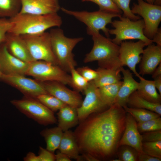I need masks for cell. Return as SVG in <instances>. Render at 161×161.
Instances as JSON below:
<instances>
[{
  "mask_svg": "<svg viewBox=\"0 0 161 161\" xmlns=\"http://www.w3.org/2000/svg\"><path fill=\"white\" fill-rule=\"evenodd\" d=\"M78 72L88 81L94 80L97 78L98 72L88 66H83L76 69Z\"/></svg>",
  "mask_w": 161,
  "mask_h": 161,
  "instance_id": "38",
  "label": "cell"
},
{
  "mask_svg": "<svg viewBox=\"0 0 161 161\" xmlns=\"http://www.w3.org/2000/svg\"><path fill=\"white\" fill-rule=\"evenodd\" d=\"M39 161H55V154L46 149L40 146L38 155Z\"/></svg>",
  "mask_w": 161,
  "mask_h": 161,
  "instance_id": "40",
  "label": "cell"
},
{
  "mask_svg": "<svg viewBox=\"0 0 161 161\" xmlns=\"http://www.w3.org/2000/svg\"><path fill=\"white\" fill-rule=\"evenodd\" d=\"M23 159L25 161H39L38 156L31 152H28Z\"/></svg>",
  "mask_w": 161,
  "mask_h": 161,
  "instance_id": "44",
  "label": "cell"
},
{
  "mask_svg": "<svg viewBox=\"0 0 161 161\" xmlns=\"http://www.w3.org/2000/svg\"><path fill=\"white\" fill-rule=\"evenodd\" d=\"M142 142V136L138 131L136 121L127 113L125 128L119 143V147L122 145H128L135 149L138 153H143Z\"/></svg>",
  "mask_w": 161,
  "mask_h": 161,
  "instance_id": "16",
  "label": "cell"
},
{
  "mask_svg": "<svg viewBox=\"0 0 161 161\" xmlns=\"http://www.w3.org/2000/svg\"><path fill=\"white\" fill-rule=\"evenodd\" d=\"M21 36L34 61H44L58 65L52 50L49 32Z\"/></svg>",
  "mask_w": 161,
  "mask_h": 161,
  "instance_id": "9",
  "label": "cell"
},
{
  "mask_svg": "<svg viewBox=\"0 0 161 161\" xmlns=\"http://www.w3.org/2000/svg\"><path fill=\"white\" fill-rule=\"evenodd\" d=\"M152 75L154 79L161 76V63L154 70Z\"/></svg>",
  "mask_w": 161,
  "mask_h": 161,
  "instance_id": "45",
  "label": "cell"
},
{
  "mask_svg": "<svg viewBox=\"0 0 161 161\" xmlns=\"http://www.w3.org/2000/svg\"><path fill=\"white\" fill-rule=\"evenodd\" d=\"M11 103L21 113L39 124L47 126L57 123L54 112L36 98L24 96L21 99L12 100Z\"/></svg>",
  "mask_w": 161,
  "mask_h": 161,
  "instance_id": "7",
  "label": "cell"
},
{
  "mask_svg": "<svg viewBox=\"0 0 161 161\" xmlns=\"http://www.w3.org/2000/svg\"><path fill=\"white\" fill-rule=\"evenodd\" d=\"M55 160L57 161H71V159L66 155L59 151L55 154Z\"/></svg>",
  "mask_w": 161,
  "mask_h": 161,
  "instance_id": "43",
  "label": "cell"
},
{
  "mask_svg": "<svg viewBox=\"0 0 161 161\" xmlns=\"http://www.w3.org/2000/svg\"><path fill=\"white\" fill-rule=\"evenodd\" d=\"M22 0H0V17L11 18L19 13Z\"/></svg>",
  "mask_w": 161,
  "mask_h": 161,
  "instance_id": "28",
  "label": "cell"
},
{
  "mask_svg": "<svg viewBox=\"0 0 161 161\" xmlns=\"http://www.w3.org/2000/svg\"><path fill=\"white\" fill-rule=\"evenodd\" d=\"M137 0V4H133L131 11L143 18L145 24L144 34L152 40L161 21V6L149 4L143 0Z\"/></svg>",
  "mask_w": 161,
  "mask_h": 161,
  "instance_id": "10",
  "label": "cell"
},
{
  "mask_svg": "<svg viewBox=\"0 0 161 161\" xmlns=\"http://www.w3.org/2000/svg\"><path fill=\"white\" fill-rule=\"evenodd\" d=\"M131 0H112L118 8L123 12V17L133 20L136 21L140 19L139 16L133 14L130 7Z\"/></svg>",
  "mask_w": 161,
  "mask_h": 161,
  "instance_id": "36",
  "label": "cell"
},
{
  "mask_svg": "<svg viewBox=\"0 0 161 161\" xmlns=\"http://www.w3.org/2000/svg\"><path fill=\"white\" fill-rule=\"evenodd\" d=\"M58 149L70 159L77 160L80 151L73 132L68 130L63 132Z\"/></svg>",
  "mask_w": 161,
  "mask_h": 161,
  "instance_id": "22",
  "label": "cell"
},
{
  "mask_svg": "<svg viewBox=\"0 0 161 161\" xmlns=\"http://www.w3.org/2000/svg\"><path fill=\"white\" fill-rule=\"evenodd\" d=\"M61 9L64 13L74 16L85 24L87 27V32L88 35H91L99 33V31L101 30L107 38H109L110 34L109 29L106 27V25L112 23L114 18L122 16L120 14L107 13L99 10L89 12L71 10L63 7Z\"/></svg>",
  "mask_w": 161,
  "mask_h": 161,
  "instance_id": "6",
  "label": "cell"
},
{
  "mask_svg": "<svg viewBox=\"0 0 161 161\" xmlns=\"http://www.w3.org/2000/svg\"><path fill=\"white\" fill-rule=\"evenodd\" d=\"M122 81L98 88L100 96L104 102L109 107L115 103Z\"/></svg>",
  "mask_w": 161,
  "mask_h": 161,
  "instance_id": "27",
  "label": "cell"
},
{
  "mask_svg": "<svg viewBox=\"0 0 161 161\" xmlns=\"http://www.w3.org/2000/svg\"><path fill=\"white\" fill-rule=\"evenodd\" d=\"M30 63L23 61L11 55L4 43L0 44V69L3 74L25 76Z\"/></svg>",
  "mask_w": 161,
  "mask_h": 161,
  "instance_id": "15",
  "label": "cell"
},
{
  "mask_svg": "<svg viewBox=\"0 0 161 161\" xmlns=\"http://www.w3.org/2000/svg\"><path fill=\"white\" fill-rule=\"evenodd\" d=\"M36 99L54 112L67 105L56 97L48 93L41 95Z\"/></svg>",
  "mask_w": 161,
  "mask_h": 161,
  "instance_id": "30",
  "label": "cell"
},
{
  "mask_svg": "<svg viewBox=\"0 0 161 161\" xmlns=\"http://www.w3.org/2000/svg\"><path fill=\"white\" fill-rule=\"evenodd\" d=\"M126 115L123 108L115 103L80 122L73 133L80 153L89 154L98 161L112 159L119 147Z\"/></svg>",
  "mask_w": 161,
  "mask_h": 161,
  "instance_id": "1",
  "label": "cell"
},
{
  "mask_svg": "<svg viewBox=\"0 0 161 161\" xmlns=\"http://www.w3.org/2000/svg\"><path fill=\"white\" fill-rule=\"evenodd\" d=\"M154 82L155 87L161 95V76L154 78Z\"/></svg>",
  "mask_w": 161,
  "mask_h": 161,
  "instance_id": "46",
  "label": "cell"
},
{
  "mask_svg": "<svg viewBox=\"0 0 161 161\" xmlns=\"http://www.w3.org/2000/svg\"><path fill=\"white\" fill-rule=\"evenodd\" d=\"M117 152L121 161H138V152L133 148L126 145H122Z\"/></svg>",
  "mask_w": 161,
  "mask_h": 161,
  "instance_id": "33",
  "label": "cell"
},
{
  "mask_svg": "<svg viewBox=\"0 0 161 161\" xmlns=\"http://www.w3.org/2000/svg\"><path fill=\"white\" fill-rule=\"evenodd\" d=\"M83 93L85 97L81 106L77 108L79 123L90 114L103 111L109 107L102 100L94 80L89 82Z\"/></svg>",
  "mask_w": 161,
  "mask_h": 161,
  "instance_id": "11",
  "label": "cell"
},
{
  "mask_svg": "<svg viewBox=\"0 0 161 161\" xmlns=\"http://www.w3.org/2000/svg\"><path fill=\"white\" fill-rule=\"evenodd\" d=\"M91 36L93 47L90 52L86 55L84 62L87 63L97 61L99 67L103 68L121 67L119 58L120 46L100 32Z\"/></svg>",
  "mask_w": 161,
  "mask_h": 161,
  "instance_id": "3",
  "label": "cell"
},
{
  "mask_svg": "<svg viewBox=\"0 0 161 161\" xmlns=\"http://www.w3.org/2000/svg\"><path fill=\"white\" fill-rule=\"evenodd\" d=\"M126 112L130 114L137 122H142L160 117L157 113L143 109L128 107H123Z\"/></svg>",
  "mask_w": 161,
  "mask_h": 161,
  "instance_id": "29",
  "label": "cell"
},
{
  "mask_svg": "<svg viewBox=\"0 0 161 161\" xmlns=\"http://www.w3.org/2000/svg\"><path fill=\"white\" fill-rule=\"evenodd\" d=\"M152 40L153 42H155L156 44L157 45L161 47V28H158Z\"/></svg>",
  "mask_w": 161,
  "mask_h": 161,
  "instance_id": "42",
  "label": "cell"
},
{
  "mask_svg": "<svg viewBox=\"0 0 161 161\" xmlns=\"http://www.w3.org/2000/svg\"><path fill=\"white\" fill-rule=\"evenodd\" d=\"M137 127L139 131L145 133L161 130V118L151 119L142 122H137Z\"/></svg>",
  "mask_w": 161,
  "mask_h": 161,
  "instance_id": "35",
  "label": "cell"
},
{
  "mask_svg": "<svg viewBox=\"0 0 161 161\" xmlns=\"http://www.w3.org/2000/svg\"><path fill=\"white\" fill-rule=\"evenodd\" d=\"M110 161H121L118 158H115V159H112L110 160Z\"/></svg>",
  "mask_w": 161,
  "mask_h": 161,
  "instance_id": "49",
  "label": "cell"
},
{
  "mask_svg": "<svg viewBox=\"0 0 161 161\" xmlns=\"http://www.w3.org/2000/svg\"><path fill=\"white\" fill-rule=\"evenodd\" d=\"M49 33L52 50L58 66L65 71L70 72L71 67L77 65L72 50L83 38L67 37L59 27L51 29Z\"/></svg>",
  "mask_w": 161,
  "mask_h": 161,
  "instance_id": "4",
  "label": "cell"
},
{
  "mask_svg": "<svg viewBox=\"0 0 161 161\" xmlns=\"http://www.w3.org/2000/svg\"><path fill=\"white\" fill-rule=\"evenodd\" d=\"M60 9L58 0H22L19 13L44 15L57 13Z\"/></svg>",
  "mask_w": 161,
  "mask_h": 161,
  "instance_id": "17",
  "label": "cell"
},
{
  "mask_svg": "<svg viewBox=\"0 0 161 161\" xmlns=\"http://www.w3.org/2000/svg\"><path fill=\"white\" fill-rule=\"evenodd\" d=\"M72 86L75 90L83 93L88 85L89 82L86 80L77 71L75 67H71Z\"/></svg>",
  "mask_w": 161,
  "mask_h": 161,
  "instance_id": "31",
  "label": "cell"
},
{
  "mask_svg": "<svg viewBox=\"0 0 161 161\" xmlns=\"http://www.w3.org/2000/svg\"><path fill=\"white\" fill-rule=\"evenodd\" d=\"M143 153L161 159V140L143 142Z\"/></svg>",
  "mask_w": 161,
  "mask_h": 161,
  "instance_id": "34",
  "label": "cell"
},
{
  "mask_svg": "<svg viewBox=\"0 0 161 161\" xmlns=\"http://www.w3.org/2000/svg\"><path fill=\"white\" fill-rule=\"evenodd\" d=\"M40 82L56 81L71 87V75L58 65L44 61H34L30 64L26 73Z\"/></svg>",
  "mask_w": 161,
  "mask_h": 161,
  "instance_id": "8",
  "label": "cell"
},
{
  "mask_svg": "<svg viewBox=\"0 0 161 161\" xmlns=\"http://www.w3.org/2000/svg\"><path fill=\"white\" fill-rule=\"evenodd\" d=\"M82 1L93 2L99 6V10L105 12L121 15L122 13V11L112 0H82Z\"/></svg>",
  "mask_w": 161,
  "mask_h": 161,
  "instance_id": "32",
  "label": "cell"
},
{
  "mask_svg": "<svg viewBox=\"0 0 161 161\" xmlns=\"http://www.w3.org/2000/svg\"><path fill=\"white\" fill-rule=\"evenodd\" d=\"M12 24L10 19L1 18L0 19V44L4 43L6 35L11 29Z\"/></svg>",
  "mask_w": 161,
  "mask_h": 161,
  "instance_id": "37",
  "label": "cell"
},
{
  "mask_svg": "<svg viewBox=\"0 0 161 161\" xmlns=\"http://www.w3.org/2000/svg\"><path fill=\"white\" fill-rule=\"evenodd\" d=\"M58 126L64 132L79 124L77 108L66 105L57 113Z\"/></svg>",
  "mask_w": 161,
  "mask_h": 161,
  "instance_id": "21",
  "label": "cell"
},
{
  "mask_svg": "<svg viewBox=\"0 0 161 161\" xmlns=\"http://www.w3.org/2000/svg\"><path fill=\"white\" fill-rule=\"evenodd\" d=\"M63 132L58 126L47 128L42 130L40 133L44 139L46 144V149L54 153L58 149Z\"/></svg>",
  "mask_w": 161,
  "mask_h": 161,
  "instance_id": "25",
  "label": "cell"
},
{
  "mask_svg": "<svg viewBox=\"0 0 161 161\" xmlns=\"http://www.w3.org/2000/svg\"><path fill=\"white\" fill-rule=\"evenodd\" d=\"M138 161H161V159L143 153H138Z\"/></svg>",
  "mask_w": 161,
  "mask_h": 161,
  "instance_id": "41",
  "label": "cell"
},
{
  "mask_svg": "<svg viewBox=\"0 0 161 161\" xmlns=\"http://www.w3.org/2000/svg\"><path fill=\"white\" fill-rule=\"evenodd\" d=\"M0 80L15 88L25 97L36 99L41 95L47 93L42 82L24 75L2 74Z\"/></svg>",
  "mask_w": 161,
  "mask_h": 161,
  "instance_id": "12",
  "label": "cell"
},
{
  "mask_svg": "<svg viewBox=\"0 0 161 161\" xmlns=\"http://www.w3.org/2000/svg\"><path fill=\"white\" fill-rule=\"evenodd\" d=\"M4 43L8 52L17 58L29 63L34 61L21 35L8 32Z\"/></svg>",
  "mask_w": 161,
  "mask_h": 161,
  "instance_id": "18",
  "label": "cell"
},
{
  "mask_svg": "<svg viewBox=\"0 0 161 161\" xmlns=\"http://www.w3.org/2000/svg\"><path fill=\"white\" fill-rule=\"evenodd\" d=\"M2 74H3L1 72V70H0V78L1 77V76L2 75Z\"/></svg>",
  "mask_w": 161,
  "mask_h": 161,
  "instance_id": "50",
  "label": "cell"
},
{
  "mask_svg": "<svg viewBox=\"0 0 161 161\" xmlns=\"http://www.w3.org/2000/svg\"><path fill=\"white\" fill-rule=\"evenodd\" d=\"M81 154L83 161H98L97 160L89 154L87 153H82Z\"/></svg>",
  "mask_w": 161,
  "mask_h": 161,
  "instance_id": "47",
  "label": "cell"
},
{
  "mask_svg": "<svg viewBox=\"0 0 161 161\" xmlns=\"http://www.w3.org/2000/svg\"><path fill=\"white\" fill-rule=\"evenodd\" d=\"M147 46L143 41H123L120 44L119 58L121 66H127L139 78L140 75L136 70L137 65L141 61L144 48Z\"/></svg>",
  "mask_w": 161,
  "mask_h": 161,
  "instance_id": "13",
  "label": "cell"
},
{
  "mask_svg": "<svg viewBox=\"0 0 161 161\" xmlns=\"http://www.w3.org/2000/svg\"><path fill=\"white\" fill-rule=\"evenodd\" d=\"M145 0L149 4H153L155 0Z\"/></svg>",
  "mask_w": 161,
  "mask_h": 161,
  "instance_id": "48",
  "label": "cell"
},
{
  "mask_svg": "<svg viewBox=\"0 0 161 161\" xmlns=\"http://www.w3.org/2000/svg\"><path fill=\"white\" fill-rule=\"evenodd\" d=\"M143 142L161 140V130L145 132L141 135Z\"/></svg>",
  "mask_w": 161,
  "mask_h": 161,
  "instance_id": "39",
  "label": "cell"
},
{
  "mask_svg": "<svg viewBox=\"0 0 161 161\" xmlns=\"http://www.w3.org/2000/svg\"><path fill=\"white\" fill-rule=\"evenodd\" d=\"M143 53L139 73L143 76L152 75L161 63V47L153 43L147 46Z\"/></svg>",
  "mask_w": 161,
  "mask_h": 161,
  "instance_id": "19",
  "label": "cell"
},
{
  "mask_svg": "<svg viewBox=\"0 0 161 161\" xmlns=\"http://www.w3.org/2000/svg\"><path fill=\"white\" fill-rule=\"evenodd\" d=\"M41 82L47 93L55 96L66 105L77 108L81 106L83 100L79 92L72 90L58 81Z\"/></svg>",
  "mask_w": 161,
  "mask_h": 161,
  "instance_id": "14",
  "label": "cell"
},
{
  "mask_svg": "<svg viewBox=\"0 0 161 161\" xmlns=\"http://www.w3.org/2000/svg\"><path fill=\"white\" fill-rule=\"evenodd\" d=\"M123 75V80L117 96L115 103L123 107L127 106L130 96L138 88L139 83L133 78L132 73L128 69L120 67Z\"/></svg>",
  "mask_w": 161,
  "mask_h": 161,
  "instance_id": "20",
  "label": "cell"
},
{
  "mask_svg": "<svg viewBox=\"0 0 161 161\" xmlns=\"http://www.w3.org/2000/svg\"><path fill=\"white\" fill-rule=\"evenodd\" d=\"M127 104L130 107L146 109L161 115V103H154L148 101L140 96L137 90L129 97Z\"/></svg>",
  "mask_w": 161,
  "mask_h": 161,
  "instance_id": "26",
  "label": "cell"
},
{
  "mask_svg": "<svg viewBox=\"0 0 161 161\" xmlns=\"http://www.w3.org/2000/svg\"><path fill=\"white\" fill-rule=\"evenodd\" d=\"M120 20L112 21L114 29L109 30V34L115 35L111 39L115 44L119 45L124 40L138 39L144 42L147 46L153 43L152 40L147 38L144 34L145 24L143 19L133 21L122 16Z\"/></svg>",
  "mask_w": 161,
  "mask_h": 161,
  "instance_id": "5",
  "label": "cell"
},
{
  "mask_svg": "<svg viewBox=\"0 0 161 161\" xmlns=\"http://www.w3.org/2000/svg\"><path fill=\"white\" fill-rule=\"evenodd\" d=\"M9 18L12 26L8 32L20 35L42 33L49 28L59 27L62 23L57 13L44 15L19 13Z\"/></svg>",
  "mask_w": 161,
  "mask_h": 161,
  "instance_id": "2",
  "label": "cell"
},
{
  "mask_svg": "<svg viewBox=\"0 0 161 161\" xmlns=\"http://www.w3.org/2000/svg\"><path fill=\"white\" fill-rule=\"evenodd\" d=\"M120 67L98 68L96 70L98 72L97 76L94 80L96 86L99 88L115 83L120 81L121 78L120 74Z\"/></svg>",
  "mask_w": 161,
  "mask_h": 161,
  "instance_id": "24",
  "label": "cell"
},
{
  "mask_svg": "<svg viewBox=\"0 0 161 161\" xmlns=\"http://www.w3.org/2000/svg\"><path fill=\"white\" fill-rule=\"evenodd\" d=\"M137 92L142 97L151 103H161V95L157 90L154 80H146L140 76Z\"/></svg>",
  "mask_w": 161,
  "mask_h": 161,
  "instance_id": "23",
  "label": "cell"
}]
</instances>
